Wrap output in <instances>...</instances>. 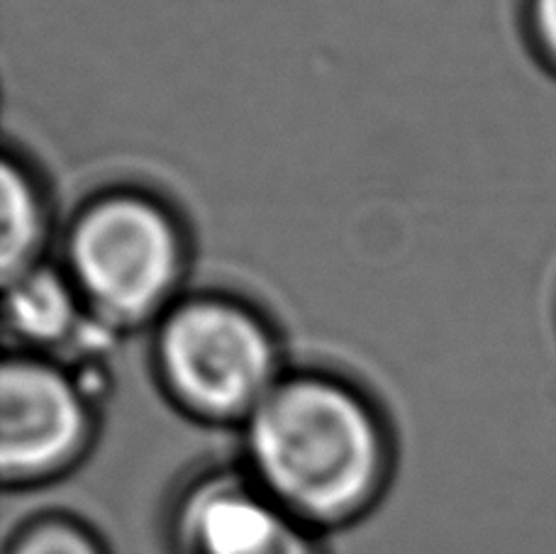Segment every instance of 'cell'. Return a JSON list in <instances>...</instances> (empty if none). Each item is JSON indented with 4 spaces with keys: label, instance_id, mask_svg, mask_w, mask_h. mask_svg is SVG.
<instances>
[{
    "label": "cell",
    "instance_id": "6da1fadb",
    "mask_svg": "<svg viewBox=\"0 0 556 554\" xmlns=\"http://www.w3.org/2000/svg\"><path fill=\"white\" fill-rule=\"evenodd\" d=\"M244 423V471L320 538L354 528L386 496L391 442L346 386L313 376L278 381Z\"/></svg>",
    "mask_w": 556,
    "mask_h": 554
},
{
    "label": "cell",
    "instance_id": "7a4b0ae2",
    "mask_svg": "<svg viewBox=\"0 0 556 554\" xmlns=\"http://www.w3.org/2000/svg\"><path fill=\"white\" fill-rule=\"evenodd\" d=\"M68 264L84 303L108 323L132 325L172 299L184 272V244L166 211L123 193L78 217Z\"/></svg>",
    "mask_w": 556,
    "mask_h": 554
},
{
    "label": "cell",
    "instance_id": "3957f363",
    "mask_svg": "<svg viewBox=\"0 0 556 554\" xmlns=\"http://www.w3.org/2000/svg\"><path fill=\"white\" fill-rule=\"evenodd\" d=\"M159 364L176 399L205 420H247L274 386L278 357L266 325L242 305L191 301L168 315Z\"/></svg>",
    "mask_w": 556,
    "mask_h": 554
},
{
    "label": "cell",
    "instance_id": "277c9868",
    "mask_svg": "<svg viewBox=\"0 0 556 554\" xmlns=\"http://www.w3.org/2000/svg\"><path fill=\"white\" fill-rule=\"evenodd\" d=\"M93 415L72 376L47 362L10 360L0 376V477L5 489H37L86 457Z\"/></svg>",
    "mask_w": 556,
    "mask_h": 554
},
{
    "label": "cell",
    "instance_id": "5b68a950",
    "mask_svg": "<svg viewBox=\"0 0 556 554\" xmlns=\"http://www.w3.org/2000/svg\"><path fill=\"white\" fill-rule=\"evenodd\" d=\"M168 526L174 554H327L325 538L288 516L244 469L195 481Z\"/></svg>",
    "mask_w": 556,
    "mask_h": 554
},
{
    "label": "cell",
    "instance_id": "8992f818",
    "mask_svg": "<svg viewBox=\"0 0 556 554\" xmlns=\"http://www.w3.org/2000/svg\"><path fill=\"white\" fill-rule=\"evenodd\" d=\"M8 330L20 342H64L81 323V295L72 279L35 266L5 284Z\"/></svg>",
    "mask_w": 556,
    "mask_h": 554
},
{
    "label": "cell",
    "instance_id": "52a82bcc",
    "mask_svg": "<svg viewBox=\"0 0 556 554\" xmlns=\"http://www.w3.org/2000/svg\"><path fill=\"white\" fill-rule=\"evenodd\" d=\"M47 230L45 203L23 166L3 164V235H0V266L3 281L35 269Z\"/></svg>",
    "mask_w": 556,
    "mask_h": 554
},
{
    "label": "cell",
    "instance_id": "ba28073f",
    "mask_svg": "<svg viewBox=\"0 0 556 554\" xmlns=\"http://www.w3.org/2000/svg\"><path fill=\"white\" fill-rule=\"evenodd\" d=\"M3 554H113L91 522L66 511H42L10 530Z\"/></svg>",
    "mask_w": 556,
    "mask_h": 554
},
{
    "label": "cell",
    "instance_id": "9c48e42d",
    "mask_svg": "<svg viewBox=\"0 0 556 554\" xmlns=\"http://www.w3.org/2000/svg\"><path fill=\"white\" fill-rule=\"evenodd\" d=\"M538 20L544 39L556 52V0H538Z\"/></svg>",
    "mask_w": 556,
    "mask_h": 554
}]
</instances>
